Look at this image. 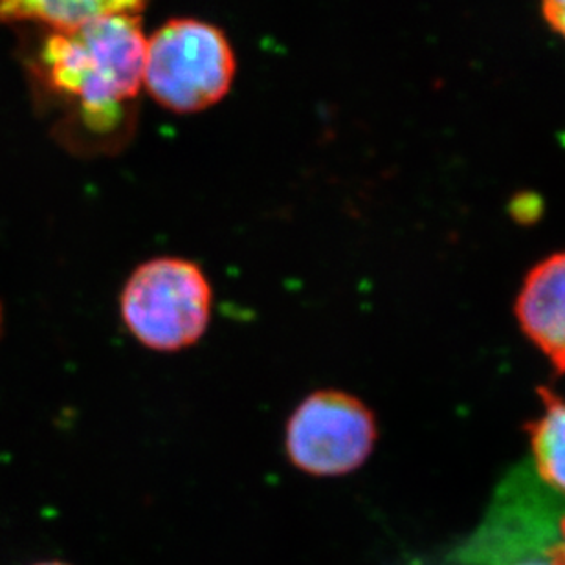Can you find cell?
<instances>
[{
	"instance_id": "obj_1",
	"label": "cell",
	"mask_w": 565,
	"mask_h": 565,
	"mask_svg": "<svg viewBox=\"0 0 565 565\" xmlns=\"http://www.w3.org/2000/svg\"><path fill=\"white\" fill-rule=\"evenodd\" d=\"M147 39L137 15H115L52 33L43 49L50 85L72 99L87 127L109 135L143 85Z\"/></svg>"
},
{
	"instance_id": "obj_2",
	"label": "cell",
	"mask_w": 565,
	"mask_h": 565,
	"mask_svg": "<svg viewBox=\"0 0 565 565\" xmlns=\"http://www.w3.org/2000/svg\"><path fill=\"white\" fill-rule=\"evenodd\" d=\"M118 303L121 323L141 348L174 354L206 337L215 294L199 263L158 256L132 268Z\"/></svg>"
},
{
	"instance_id": "obj_3",
	"label": "cell",
	"mask_w": 565,
	"mask_h": 565,
	"mask_svg": "<svg viewBox=\"0 0 565 565\" xmlns=\"http://www.w3.org/2000/svg\"><path fill=\"white\" fill-rule=\"evenodd\" d=\"M234 77V49L213 24L174 19L147 41L143 85L166 109H207L228 94Z\"/></svg>"
},
{
	"instance_id": "obj_4",
	"label": "cell",
	"mask_w": 565,
	"mask_h": 565,
	"mask_svg": "<svg viewBox=\"0 0 565 565\" xmlns=\"http://www.w3.org/2000/svg\"><path fill=\"white\" fill-rule=\"evenodd\" d=\"M379 426L362 398L323 387L299 401L285 424V456L310 478L353 473L375 450Z\"/></svg>"
},
{
	"instance_id": "obj_5",
	"label": "cell",
	"mask_w": 565,
	"mask_h": 565,
	"mask_svg": "<svg viewBox=\"0 0 565 565\" xmlns=\"http://www.w3.org/2000/svg\"><path fill=\"white\" fill-rule=\"evenodd\" d=\"M516 316L529 340L565 373V252L529 273L518 294Z\"/></svg>"
},
{
	"instance_id": "obj_6",
	"label": "cell",
	"mask_w": 565,
	"mask_h": 565,
	"mask_svg": "<svg viewBox=\"0 0 565 565\" xmlns=\"http://www.w3.org/2000/svg\"><path fill=\"white\" fill-rule=\"evenodd\" d=\"M147 0H0L2 21H35L55 32L105 17L137 15Z\"/></svg>"
},
{
	"instance_id": "obj_7",
	"label": "cell",
	"mask_w": 565,
	"mask_h": 565,
	"mask_svg": "<svg viewBox=\"0 0 565 565\" xmlns=\"http://www.w3.org/2000/svg\"><path fill=\"white\" fill-rule=\"evenodd\" d=\"M540 395L544 412L529 426L534 462L545 483L565 492V401L547 390Z\"/></svg>"
},
{
	"instance_id": "obj_8",
	"label": "cell",
	"mask_w": 565,
	"mask_h": 565,
	"mask_svg": "<svg viewBox=\"0 0 565 565\" xmlns=\"http://www.w3.org/2000/svg\"><path fill=\"white\" fill-rule=\"evenodd\" d=\"M542 11L551 30L565 39V0H542Z\"/></svg>"
},
{
	"instance_id": "obj_9",
	"label": "cell",
	"mask_w": 565,
	"mask_h": 565,
	"mask_svg": "<svg viewBox=\"0 0 565 565\" xmlns=\"http://www.w3.org/2000/svg\"><path fill=\"white\" fill-rule=\"evenodd\" d=\"M507 565H562L556 556L555 547L547 551H531L527 555L518 556L516 561H512Z\"/></svg>"
},
{
	"instance_id": "obj_10",
	"label": "cell",
	"mask_w": 565,
	"mask_h": 565,
	"mask_svg": "<svg viewBox=\"0 0 565 565\" xmlns=\"http://www.w3.org/2000/svg\"><path fill=\"white\" fill-rule=\"evenodd\" d=\"M556 556H558V561H561L562 565H565V518L564 522L561 525V542L555 547Z\"/></svg>"
},
{
	"instance_id": "obj_11",
	"label": "cell",
	"mask_w": 565,
	"mask_h": 565,
	"mask_svg": "<svg viewBox=\"0 0 565 565\" xmlns=\"http://www.w3.org/2000/svg\"><path fill=\"white\" fill-rule=\"evenodd\" d=\"M2 327H4V309H2V303H0V332H2Z\"/></svg>"
},
{
	"instance_id": "obj_12",
	"label": "cell",
	"mask_w": 565,
	"mask_h": 565,
	"mask_svg": "<svg viewBox=\"0 0 565 565\" xmlns=\"http://www.w3.org/2000/svg\"><path fill=\"white\" fill-rule=\"evenodd\" d=\"M35 565H71L65 564V562H39V564Z\"/></svg>"
}]
</instances>
